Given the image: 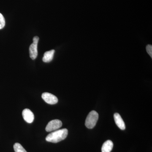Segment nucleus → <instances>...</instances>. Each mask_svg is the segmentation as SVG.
Segmentation results:
<instances>
[{"mask_svg":"<svg viewBox=\"0 0 152 152\" xmlns=\"http://www.w3.org/2000/svg\"><path fill=\"white\" fill-rule=\"evenodd\" d=\"M67 129L57 130L50 133L46 138V140L52 143H58L65 140L68 135Z\"/></svg>","mask_w":152,"mask_h":152,"instance_id":"1","label":"nucleus"},{"mask_svg":"<svg viewBox=\"0 0 152 152\" xmlns=\"http://www.w3.org/2000/svg\"><path fill=\"white\" fill-rule=\"evenodd\" d=\"M99 119V114L95 111H92L88 115L86 120L85 125L88 129L94 127Z\"/></svg>","mask_w":152,"mask_h":152,"instance_id":"2","label":"nucleus"},{"mask_svg":"<svg viewBox=\"0 0 152 152\" xmlns=\"http://www.w3.org/2000/svg\"><path fill=\"white\" fill-rule=\"evenodd\" d=\"M39 40V37H34L33 43L31 44L29 47L30 56L32 60L35 59L38 56L37 47Z\"/></svg>","mask_w":152,"mask_h":152,"instance_id":"3","label":"nucleus"},{"mask_svg":"<svg viewBox=\"0 0 152 152\" xmlns=\"http://www.w3.org/2000/svg\"><path fill=\"white\" fill-rule=\"evenodd\" d=\"M62 126V123L60 120L56 119L49 122L46 127V131L48 132L57 130Z\"/></svg>","mask_w":152,"mask_h":152,"instance_id":"4","label":"nucleus"},{"mask_svg":"<svg viewBox=\"0 0 152 152\" xmlns=\"http://www.w3.org/2000/svg\"><path fill=\"white\" fill-rule=\"evenodd\" d=\"M42 97L47 103L50 104H55L58 102L56 96L49 93H44L42 94Z\"/></svg>","mask_w":152,"mask_h":152,"instance_id":"5","label":"nucleus"},{"mask_svg":"<svg viewBox=\"0 0 152 152\" xmlns=\"http://www.w3.org/2000/svg\"><path fill=\"white\" fill-rule=\"evenodd\" d=\"M24 120L26 122L31 124L33 123L34 119V116L32 112L28 109H26L23 110L22 113Z\"/></svg>","mask_w":152,"mask_h":152,"instance_id":"6","label":"nucleus"},{"mask_svg":"<svg viewBox=\"0 0 152 152\" xmlns=\"http://www.w3.org/2000/svg\"><path fill=\"white\" fill-rule=\"evenodd\" d=\"M114 118L115 123L118 128L122 130H125L126 129V126H125L124 122L123 121L122 118L120 115V114L118 113H115L114 114Z\"/></svg>","mask_w":152,"mask_h":152,"instance_id":"7","label":"nucleus"},{"mask_svg":"<svg viewBox=\"0 0 152 152\" xmlns=\"http://www.w3.org/2000/svg\"><path fill=\"white\" fill-rule=\"evenodd\" d=\"M55 53V51L54 50L46 52L44 53V56L43 57V61L45 63H49L51 61L53 58Z\"/></svg>","mask_w":152,"mask_h":152,"instance_id":"8","label":"nucleus"},{"mask_svg":"<svg viewBox=\"0 0 152 152\" xmlns=\"http://www.w3.org/2000/svg\"><path fill=\"white\" fill-rule=\"evenodd\" d=\"M113 147V143L112 141L107 140L103 145L102 148V152H110Z\"/></svg>","mask_w":152,"mask_h":152,"instance_id":"9","label":"nucleus"},{"mask_svg":"<svg viewBox=\"0 0 152 152\" xmlns=\"http://www.w3.org/2000/svg\"><path fill=\"white\" fill-rule=\"evenodd\" d=\"M14 149L15 152H27L22 145L18 143H16L14 145Z\"/></svg>","mask_w":152,"mask_h":152,"instance_id":"10","label":"nucleus"},{"mask_svg":"<svg viewBox=\"0 0 152 152\" xmlns=\"http://www.w3.org/2000/svg\"><path fill=\"white\" fill-rule=\"evenodd\" d=\"M5 25L4 18L1 14L0 13V29H2Z\"/></svg>","mask_w":152,"mask_h":152,"instance_id":"11","label":"nucleus"},{"mask_svg":"<svg viewBox=\"0 0 152 152\" xmlns=\"http://www.w3.org/2000/svg\"><path fill=\"white\" fill-rule=\"evenodd\" d=\"M146 51L147 53L150 55L151 58H152V45H149L147 46Z\"/></svg>","mask_w":152,"mask_h":152,"instance_id":"12","label":"nucleus"}]
</instances>
